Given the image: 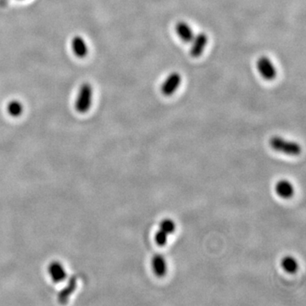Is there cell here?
Returning a JSON list of instances; mask_svg holds the SVG:
<instances>
[{"label": "cell", "mask_w": 306, "mask_h": 306, "mask_svg": "<svg viewBox=\"0 0 306 306\" xmlns=\"http://www.w3.org/2000/svg\"><path fill=\"white\" fill-rule=\"evenodd\" d=\"M270 146L276 152H282L284 154L297 156L300 154L301 146L295 141L285 140L280 136H273L270 138Z\"/></svg>", "instance_id": "obj_1"}, {"label": "cell", "mask_w": 306, "mask_h": 306, "mask_svg": "<svg viewBox=\"0 0 306 306\" xmlns=\"http://www.w3.org/2000/svg\"><path fill=\"white\" fill-rule=\"evenodd\" d=\"M92 99L93 89L91 85L87 83L82 85L75 103L77 112L80 113H87L92 105Z\"/></svg>", "instance_id": "obj_2"}, {"label": "cell", "mask_w": 306, "mask_h": 306, "mask_svg": "<svg viewBox=\"0 0 306 306\" xmlns=\"http://www.w3.org/2000/svg\"><path fill=\"white\" fill-rule=\"evenodd\" d=\"M176 225L170 219H163L159 225V229L155 235V241L159 246H165L169 235L174 233Z\"/></svg>", "instance_id": "obj_3"}, {"label": "cell", "mask_w": 306, "mask_h": 306, "mask_svg": "<svg viewBox=\"0 0 306 306\" xmlns=\"http://www.w3.org/2000/svg\"><path fill=\"white\" fill-rule=\"evenodd\" d=\"M257 69L262 78L267 81H272L276 78V69L268 57H262L257 61Z\"/></svg>", "instance_id": "obj_4"}, {"label": "cell", "mask_w": 306, "mask_h": 306, "mask_svg": "<svg viewBox=\"0 0 306 306\" xmlns=\"http://www.w3.org/2000/svg\"><path fill=\"white\" fill-rule=\"evenodd\" d=\"M181 84V76L180 73H172L164 80L161 86V92L163 96H171Z\"/></svg>", "instance_id": "obj_5"}, {"label": "cell", "mask_w": 306, "mask_h": 306, "mask_svg": "<svg viewBox=\"0 0 306 306\" xmlns=\"http://www.w3.org/2000/svg\"><path fill=\"white\" fill-rule=\"evenodd\" d=\"M208 36L204 33H200L197 36H194L191 41V47L190 50V55L193 58H198L202 56L205 50L206 45L208 44Z\"/></svg>", "instance_id": "obj_6"}, {"label": "cell", "mask_w": 306, "mask_h": 306, "mask_svg": "<svg viewBox=\"0 0 306 306\" xmlns=\"http://www.w3.org/2000/svg\"><path fill=\"white\" fill-rule=\"evenodd\" d=\"M48 270L52 281L56 283L64 281L67 277V272L64 266L60 262H51L49 265Z\"/></svg>", "instance_id": "obj_7"}, {"label": "cell", "mask_w": 306, "mask_h": 306, "mask_svg": "<svg viewBox=\"0 0 306 306\" xmlns=\"http://www.w3.org/2000/svg\"><path fill=\"white\" fill-rule=\"evenodd\" d=\"M175 32L177 34L178 37L180 40H182V42L185 44H190L194 39V32L191 29V27L185 23V22H180L175 26Z\"/></svg>", "instance_id": "obj_8"}, {"label": "cell", "mask_w": 306, "mask_h": 306, "mask_svg": "<svg viewBox=\"0 0 306 306\" xmlns=\"http://www.w3.org/2000/svg\"><path fill=\"white\" fill-rule=\"evenodd\" d=\"M275 192L279 197L284 199H288L294 194V187L292 183L286 180H279L275 185Z\"/></svg>", "instance_id": "obj_9"}, {"label": "cell", "mask_w": 306, "mask_h": 306, "mask_svg": "<svg viewBox=\"0 0 306 306\" xmlns=\"http://www.w3.org/2000/svg\"><path fill=\"white\" fill-rule=\"evenodd\" d=\"M152 266L155 275H157L158 277H163L166 275L168 264L165 258L162 254H155L154 257L152 258Z\"/></svg>", "instance_id": "obj_10"}, {"label": "cell", "mask_w": 306, "mask_h": 306, "mask_svg": "<svg viewBox=\"0 0 306 306\" xmlns=\"http://www.w3.org/2000/svg\"><path fill=\"white\" fill-rule=\"evenodd\" d=\"M72 49L73 53L79 58H84L88 54V47L85 40L81 37L76 36L72 40Z\"/></svg>", "instance_id": "obj_11"}, {"label": "cell", "mask_w": 306, "mask_h": 306, "mask_svg": "<svg viewBox=\"0 0 306 306\" xmlns=\"http://www.w3.org/2000/svg\"><path fill=\"white\" fill-rule=\"evenodd\" d=\"M77 288V278L71 277L68 281L67 286L59 292L58 294V300L61 303H66L68 302V299L71 297V295L73 294V292Z\"/></svg>", "instance_id": "obj_12"}, {"label": "cell", "mask_w": 306, "mask_h": 306, "mask_svg": "<svg viewBox=\"0 0 306 306\" xmlns=\"http://www.w3.org/2000/svg\"><path fill=\"white\" fill-rule=\"evenodd\" d=\"M281 267L286 272L295 273L298 269V261L292 256H286L281 260Z\"/></svg>", "instance_id": "obj_13"}, {"label": "cell", "mask_w": 306, "mask_h": 306, "mask_svg": "<svg viewBox=\"0 0 306 306\" xmlns=\"http://www.w3.org/2000/svg\"><path fill=\"white\" fill-rule=\"evenodd\" d=\"M7 110L12 117H19L23 113V106L20 101H12L9 103Z\"/></svg>", "instance_id": "obj_14"}]
</instances>
